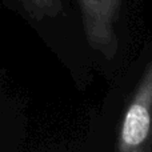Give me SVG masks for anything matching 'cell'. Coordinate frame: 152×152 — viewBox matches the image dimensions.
I'll return each instance as SVG.
<instances>
[{
	"mask_svg": "<svg viewBox=\"0 0 152 152\" xmlns=\"http://www.w3.org/2000/svg\"><path fill=\"white\" fill-rule=\"evenodd\" d=\"M152 151V58L121 119L118 152Z\"/></svg>",
	"mask_w": 152,
	"mask_h": 152,
	"instance_id": "6da1fadb",
	"label": "cell"
},
{
	"mask_svg": "<svg viewBox=\"0 0 152 152\" xmlns=\"http://www.w3.org/2000/svg\"><path fill=\"white\" fill-rule=\"evenodd\" d=\"M88 43L107 59L118 52L116 24L120 18L121 0H77Z\"/></svg>",
	"mask_w": 152,
	"mask_h": 152,
	"instance_id": "7a4b0ae2",
	"label": "cell"
},
{
	"mask_svg": "<svg viewBox=\"0 0 152 152\" xmlns=\"http://www.w3.org/2000/svg\"><path fill=\"white\" fill-rule=\"evenodd\" d=\"M40 15H55L61 10V0H26Z\"/></svg>",
	"mask_w": 152,
	"mask_h": 152,
	"instance_id": "3957f363",
	"label": "cell"
}]
</instances>
